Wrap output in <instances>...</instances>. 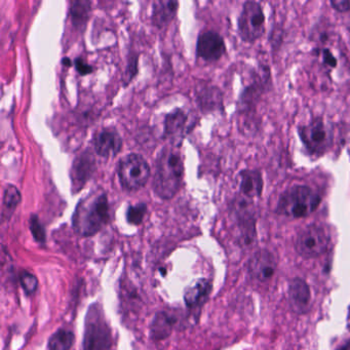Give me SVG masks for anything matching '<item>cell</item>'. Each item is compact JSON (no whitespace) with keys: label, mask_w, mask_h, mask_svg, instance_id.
<instances>
[{"label":"cell","mask_w":350,"mask_h":350,"mask_svg":"<svg viewBox=\"0 0 350 350\" xmlns=\"http://www.w3.org/2000/svg\"><path fill=\"white\" fill-rule=\"evenodd\" d=\"M184 179V161L176 145L165 147L159 152L153 178V190L161 200H171L181 189Z\"/></svg>","instance_id":"cell-1"},{"label":"cell","mask_w":350,"mask_h":350,"mask_svg":"<svg viewBox=\"0 0 350 350\" xmlns=\"http://www.w3.org/2000/svg\"><path fill=\"white\" fill-rule=\"evenodd\" d=\"M110 219L108 196L102 189H96L81 200L73 215V228L83 237L99 232Z\"/></svg>","instance_id":"cell-2"},{"label":"cell","mask_w":350,"mask_h":350,"mask_svg":"<svg viewBox=\"0 0 350 350\" xmlns=\"http://www.w3.org/2000/svg\"><path fill=\"white\" fill-rule=\"evenodd\" d=\"M321 202V196L312 188L306 185H295L280 196L276 211L284 216L303 218L312 214Z\"/></svg>","instance_id":"cell-3"},{"label":"cell","mask_w":350,"mask_h":350,"mask_svg":"<svg viewBox=\"0 0 350 350\" xmlns=\"http://www.w3.org/2000/svg\"><path fill=\"white\" fill-rule=\"evenodd\" d=\"M85 323L83 350L111 349V329L99 304L90 306Z\"/></svg>","instance_id":"cell-4"},{"label":"cell","mask_w":350,"mask_h":350,"mask_svg":"<svg viewBox=\"0 0 350 350\" xmlns=\"http://www.w3.org/2000/svg\"><path fill=\"white\" fill-rule=\"evenodd\" d=\"M118 175L122 187L136 191L146 185L150 177V167L144 157L131 153L118 161Z\"/></svg>","instance_id":"cell-5"},{"label":"cell","mask_w":350,"mask_h":350,"mask_svg":"<svg viewBox=\"0 0 350 350\" xmlns=\"http://www.w3.org/2000/svg\"><path fill=\"white\" fill-rule=\"evenodd\" d=\"M299 136L311 155L325 154L333 144V132L323 118H315L310 124L299 128Z\"/></svg>","instance_id":"cell-6"},{"label":"cell","mask_w":350,"mask_h":350,"mask_svg":"<svg viewBox=\"0 0 350 350\" xmlns=\"http://www.w3.org/2000/svg\"><path fill=\"white\" fill-rule=\"evenodd\" d=\"M265 31V15L260 3L247 1L239 18V33L245 42H255Z\"/></svg>","instance_id":"cell-7"},{"label":"cell","mask_w":350,"mask_h":350,"mask_svg":"<svg viewBox=\"0 0 350 350\" xmlns=\"http://www.w3.org/2000/svg\"><path fill=\"white\" fill-rule=\"evenodd\" d=\"M329 245V235L325 227L311 224L297 235L296 245L299 255L304 258H315L327 251Z\"/></svg>","instance_id":"cell-8"},{"label":"cell","mask_w":350,"mask_h":350,"mask_svg":"<svg viewBox=\"0 0 350 350\" xmlns=\"http://www.w3.org/2000/svg\"><path fill=\"white\" fill-rule=\"evenodd\" d=\"M226 51L224 40L217 32L208 30L198 36L196 55L206 62H215L222 58Z\"/></svg>","instance_id":"cell-9"},{"label":"cell","mask_w":350,"mask_h":350,"mask_svg":"<svg viewBox=\"0 0 350 350\" xmlns=\"http://www.w3.org/2000/svg\"><path fill=\"white\" fill-rule=\"evenodd\" d=\"M122 138L116 128L108 126L94 135L93 145L96 153L101 157H113L122 151Z\"/></svg>","instance_id":"cell-10"},{"label":"cell","mask_w":350,"mask_h":350,"mask_svg":"<svg viewBox=\"0 0 350 350\" xmlns=\"http://www.w3.org/2000/svg\"><path fill=\"white\" fill-rule=\"evenodd\" d=\"M96 169V161L90 149L81 152L73 161L70 177L73 193L81 191Z\"/></svg>","instance_id":"cell-11"},{"label":"cell","mask_w":350,"mask_h":350,"mask_svg":"<svg viewBox=\"0 0 350 350\" xmlns=\"http://www.w3.org/2000/svg\"><path fill=\"white\" fill-rule=\"evenodd\" d=\"M188 116L177 108L167 114L165 118V138L172 141V145L179 146L187 131Z\"/></svg>","instance_id":"cell-12"},{"label":"cell","mask_w":350,"mask_h":350,"mask_svg":"<svg viewBox=\"0 0 350 350\" xmlns=\"http://www.w3.org/2000/svg\"><path fill=\"white\" fill-rule=\"evenodd\" d=\"M276 269L274 256L268 251H260L252 258L250 271L256 280L265 282L272 278Z\"/></svg>","instance_id":"cell-13"},{"label":"cell","mask_w":350,"mask_h":350,"mask_svg":"<svg viewBox=\"0 0 350 350\" xmlns=\"http://www.w3.org/2000/svg\"><path fill=\"white\" fill-rule=\"evenodd\" d=\"M179 3L174 0H159L153 3L152 22L157 28L167 27L177 14Z\"/></svg>","instance_id":"cell-14"},{"label":"cell","mask_w":350,"mask_h":350,"mask_svg":"<svg viewBox=\"0 0 350 350\" xmlns=\"http://www.w3.org/2000/svg\"><path fill=\"white\" fill-rule=\"evenodd\" d=\"M239 189L247 198H259L263 191V179L259 171L245 170L239 174Z\"/></svg>","instance_id":"cell-15"},{"label":"cell","mask_w":350,"mask_h":350,"mask_svg":"<svg viewBox=\"0 0 350 350\" xmlns=\"http://www.w3.org/2000/svg\"><path fill=\"white\" fill-rule=\"evenodd\" d=\"M288 296H290L291 306L295 311L303 313L307 310L310 302V290L304 280L301 278H295L290 284Z\"/></svg>","instance_id":"cell-16"},{"label":"cell","mask_w":350,"mask_h":350,"mask_svg":"<svg viewBox=\"0 0 350 350\" xmlns=\"http://www.w3.org/2000/svg\"><path fill=\"white\" fill-rule=\"evenodd\" d=\"M176 319L174 315L161 311L157 313L150 325V337L154 341L167 339L173 331Z\"/></svg>","instance_id":"cell-17"},{"label":"cell","mask_w":350,"mask_h":350,"mask_svg":"<svg viewBox=\"0 0 350 350\" xmlns=\"http://www.w3.org/2000/svg\"><path fill=\"white\" fill-rule=\"evenodd\" d=\"M22 200L21 192L16 186L9 184L3 190V210H1V221H9L15 213L16 208Z\"/></svg>","instance_id":"cell-18"},{"label":"cell","mask_w":350,"mask_h":350,"mask_svg":"<svg viewBox=\"0 0 350 350\" xmlns=\"http://www.w3.org/2000/svg\"><path fill=\"white\" fill-rule=\"evenodd\" d=\"M211 288H212V284L208 280H198L194 286H190L186 290L185 294H184L185 304L190 308L198 306L210 294Z\"/></svg>","instance_id":"cell-19"},{"label":"cell","mask_w":350,"mask_h":350,"mask_svg":"<svg viewBox=\"0 0 350 350\" xmlns=\"http://www.w3.org/2000/svg\"><path fill=\"white\" fill-rule=\"evenodd\" d=\"M91 3L85 1V0H77L73 1L70 8V17L73 26L77 29L83 30V28L87 25L88 20L91 12Z\"/></svg>","instance_id":"cell-20"},{"label":"cell","mask_w":350,"mask_h":350,"mask_svg":"<svg viewBox=\"0 0 350 350\" xmlns=\"http://www.w3.org/2000/svg\"><path fill=\"white\" fill-rule=\"evenodd\" d=\"M75 334L68 329H58L49 340V350H71L75 345Z\"/></svg>","instance_id":"cell-21"},{"label":"cell","mask_w":350,"mask_h":350,"mask_svg":"<svg viewBox=\"0 0 350 350\" xmlns=\"http://www.w3.org/2000/svg\"><path fill=\"white\" fill-rule=\"evenodd\" d=\"M147 213V206L144 202L130 206L126 211V220L130 224L140 225Z\"/></svg>","instance_id":"cell-22"},{"label":"cell","mask_w":350,"mask_h":350,"mask_svg":"<svg viewBox=\"0 0 350 350\" xmlns=\"http://www.w3.org/2000/svg\"><path fill=\"white\" fill-rule=\"evenodd\" d=\"M29 226L34 239L40 243H46V230H44V226H42V223H40L38 216H36V215H31L29 220Z\"/></svg>","instance_id":"cell-23"},{"label":"cell","mask_w":350,"mask_h":350,"mask_svg":"<svg viewBox=\"0 0 350 350\" xmlns=\"http://www.w3.org/2000/svg\"><path fill=\"white\" fill-rule=\"evenodd\" d=\"M20 282H21L22 288L28 295L33 294L38 286V278L28 271L22 272L21 275H20Z\"/></svg>","instance_id":"cell-24"},{"label":"cell","mask_w":350,"mask_h":350,"mask_svg":"<svg viewBox=\"0 0 350 350\" xmlns=\"http://www.w3.org/2000/svg\"><path fill=\"white\" fill-rule=\"evenodd\" d=\"M75 67H77V72L81 73V75H91L94 71L93 66L88 64L85 59L81 58V57H79V58L75 61Z\"/></svg>","instance_id":"cell-25"},{"label":"cell","mask_w":350,"mask_h":350,"mask_svg":"<svg viewBox=\"0 0 350 350\" xmlns=\"http://www.w3.org/2000/svg\"><path fill=\"white\" fill-rule=\"evenodd\" d=\"M331 5L340 13H347L350 11V0H334L331 1Z\"/></svg>","instance_id":"cell-26"},{"label":"cell","mask_w":350,"mask_h":350,"mask_svg":"<svg viewBox=\"0 0 350 350\" xmlns=\"http://www.w3.org/2000/svg\"><path fill=\"white\" fill-rule=\"evenodd\" d=\"M323 62L325 64L329 65V67H335L336 64H337V61L335 60L333 56H332L331 53L327 52V51H323Z\"/></svg>","instance_id":"cell-27"},{"label":"cell","mask_w":350,"mask_h":350,"mask_svg":"<svg viewBox=\"0 0 350 350\" xmlns=\"http://www.w3.org/2000/svg\"><path fill=\"white\" fill-rule=\"evenodd\" d=\"M338 350H350V341L344 344V345L342 346V347H340Z\"/></svg>","instance_id":"cell-28"},{"label":"cell","mask_w":350,"mask_h":350,"mask_svg":"<svg viewBox=\"0 0 350 350\" xmlns=\"http://www.w3.org/2000/svg\"><path fill=\"white\" fill-rule=\"evenodd\" d=\"M63 64L66 65V66H70L71 61L69 60V58H64L62 61Z\"/></svg>","instance_id":"cell-29"},{"label":"cell","mask_w":350,"mask_h":350,"mask_svg":"<svg viewBox=\"0 0 350 350\" xmlns=\"http://www.w3.org/2000/svg\"><path fill=\"white\" fill-rule=\"evenodd\" d=\"M347 28H348V30H349V32H350V16H349V18H348Z\"/></svg>","instance_id":"cell-30"}]
</instances>
